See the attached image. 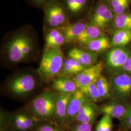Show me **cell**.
<instances>
[{"mask_svg": "<svg viewBox=\"0 0 131 131\" xmlns=\"http://www.w3.org/2000/svg\"><path fill=\"white\" fill-rule=\"evenodd\" d=\"M38 38L29 28L19 29L7 35L3 42L2 52L7 64L17 65L30 61L37 55Z\"/></svg>", "mask_w": 131, "mask_h": 131, "instance_id": "obj_1", "label": "cell"}, {"mask_svg": "<svg viewBox=\"0 0 131 131\" xmlns=\"http://www.w3.org/2000/svg\"><path fill=\"white\" fill-rule=\"evenodd\" d=\"M43 82L37 71L20 70L10 75L2 85L3 93L17 100H23L34 93Z\"/></svg>", "mask_w": 131, "mask_h": 131, "instance_id": "obj_2", "label": "cell"}, {"mask_svg": "<svg viewBox=\"0 0 131 131\" xmlns=\"http://www.w3.org/2000/svg\"><path fill=\"white\" fill-rule=\"evenodd\" d=\"M57 96L58 94L53 89H46L34 97L24 108L39 121L55 124L54 114Z\"/></svg>", "mask_w": 131, "mask_h": 131, "instance_id": "obj_3", "label": "cell"}, {"mask_svg": "<svg viewBox=\"0 0 131 131\" xmlns=\"http://www.w3.org/2000/svg\"><path fill=\"white\" fill-rule=\"evenodd\" d=\"M64 58L61 48L45 49L40 65L36 70L43 82L49 83L59 75Z\"/></svg>", "mask_w": 131, "mask_h": 131, "instance_id": "obj_4", "label": "cell"}, {"mask_svg": "<svg viewBox=\"0 0 131 131\" xmlns=\"http://www.w3.org/2000/svg\"><path fill=\"white\" fill-rule=\"evenodd\" d=\"M46 31L62 28L70 24V18L62 2L52 0L43 8Z\"/></svg>", "mask_w": 131, "mask_h": 131, "instance_id": "obj_5", "label": "cell"}, {"mask_svg": "<svg viewBox=\"0 0 131 131\" xmlns=\"http://www.w3.org/2000/svg\"><path fill=\"white\" fill-rule=\"evenodd\" d=\"M131 56V50L128 47H112L105 52L103 65L110 75L122 73L124 66Z\"/></svg>", "mask_w": 131, "mask_h": 131, "instance_id": "obj_6", "label": "cell"}, {"mask_svg": "<svg viewBox=\"0 0 131 131\" xmlns=\"http://www.w3.org/2000/svg\"><path fill=\"white\" fill-rule=\"evenodd\" d=\"M8 126L13 131H29L34 130L40 121L24 108L7 116Z\"/></svg>", "mask_w": 131, "mask_h": 131, "instance_id": "obj_7", "label": "cell"}, {"mask_svg": "<svg viewBox=\"0 0 131 131\" xmlns=\"http://www.w3.org/2000/svg\"><path fill=\"white\" fill-rule=\"evenodd\" d=\"M108 81L111 99L128 101L131 98V77L130 75L124 72L110 75Z\"/></svg>", "mask_w": 131, "mask_h": 131, "instance_id": "obj_8", "label": "cell"}, {"mask_svg": "<svg viewBox=\"0 0 131 131\" xmlns=\"http://www.w3.org/2000/svg\"><path fill=\"white\" fill-rule=\"evenodd\" d=\"M115 15L107 1L102 0L97 4L90 15L89 24L104 31L111 25Z\"/></svg>", "mask_w": 131, "mask_h": 131, "instance_id": "obj_9", "label": "cell"}, {"mask_svg": "<svg viewBox=\"0 0 131 131\" xmlns=\"http://www.w3.org/2000/svg\"><path fill=\"white\" fill-rule=\"evenodd\" d=\"M104 66L102 61H99L95 65L88 67L77 74L73 76L79 89L95 82L99 77L102 74Z\"/></svg>", "mask_w": 131, "mask_h": 131, "instance_id": "obj_10", "label": "cell"}, {"mask_svg": "<svg viewBox=\"0 0 131 131\" xmlns=\"http://www.w3.org/2000/svg\"><path fill=\"white\" fill-rule=\"evenodd\" d=\"M130 104L128 101L111 99L99 107L100 113L107 115L112 118L121 121L125 115Z\"/></svg>", "mask_w": 131, "mask_h": 131, "instance_id": "obj_11", "label": "cell"}, {"mask_svg": "<svg viewBox=\"0 0 131 131\" xmlns=\"http://www.w3.org/2000/svg\"><path fill=\"white\" fill-rule=\"evenodd\" d=\"M87 99L85 95L80 89L71 95L67 108L65 120L66 128H70L76 121L81 108Z\"/></svg>", "mask_w": 131, "mask_h": 131, "instance_id": "obj_12", "label": "cell"}, {"mask_svg": "<svg viewBox=\"0 0 131 131\" xmlns=\"http://www.w3.org/2000/svg\"><path fill=\"white\" fill-rule=\"evenodd\" d=\"M68 56L74 59L85 68L94 65L99 62L98 54L76 47L69 50Z\"/></svg>", "mask_w": 131, "mask_h": 131, "instance_id": "obj_13", "label": "cell"}, {"mask_svg": "<svg viewBox=\"0 0 131 131\" xmlns=\"http://www.w3.org/2000/svg\"><path fill=\"white\" fill-rule=\"evenodd\" d=\"M72 94H58L55 109L54 122L62 130L66 129L65 120L67 108Z\"/></svg>", "mask_w": 131, "mask_h": 131, "instance_id": "obj_14", "label": "cell"}, {"mask_svg": "<svg viewBox=\"0 0 131 131\" xmlns=\"http://www.w3.org/2000/svg\"><path fill=\"white\" fill-rule=\"evenodd\" d=\"M52 82L53 89L58 94H73L79 89L72 77L58 76Z\"/></svg>", "mask_w": 131, "mask_h": 131, "instance_id": "obj_15", "label": "cell"}, {"mask_svg": "<svg viewBox=\"0 0 131 131\" xmlns=\"http://www.w3.org/2000/svg\"><path fill=\"white\" fill-rule=\"evenodd\" d=\"M98 113H100L99 107L96 103L88 99L81 108L76 121L78 123L93 124Z\"/></svg>", "mask_w": 131, "mask_h": 131, "instance_id": "obj_16", "label": "cell"}, {"mask_svg": "<svg viewBox=\"0 0 131 131\" xmlns=\"http://www.w3.org/2000/svg\"><path fill=\"white\" fill-rule=\"evenodd\" d=\"M62 3L70 18H76L88 9L89 0H62Z\"/></svg>", "mask_w": 131, "mask_h": 131, "instance_id": "obj_17", "label": "cell"}, {"mask_svg": "<svg viewBox=\"0 0 131 131\" xmlns=\"http://www.w3.org/2000/svg\"><path fill=\"white\" fill-rule=\"evenodd\" d=\"M84 21H79L74 24H70L59 28L64 33L66 44L75 42L76 39L84 31L88 25Z\"/></svg>", "mask_w": 131, "mask_h": 131, "instance_id": "obj_18", "label": "cell"}, {"mask_svg": "<svg viewBox=\"0 0 131 131\" xmlns=\"http://www.w3.org/2000/svg\"><path fill=\"white\" fill-rule=\"evenodd\" d=\"M104 35L103 30L93 25L88 24L84 31L76 39L74 42L81 47H83Z\"/></svg>", "mask_w": 131, "mask_h": 131, "instance_id": "obj_19", "label": "cell"}, {"mask_svg": "<svg viewBox=\"0 0 131 131\" xmlns=\"http://www.w3.org/2000/svg\"><path fill=\"white\" fill-rule=\"evenodd\" d=\"M82 48L83 49V50L84 49V50L99 54L107 52L112 47L111 39L107 36L104 35L91 41Z\"/></svg>", "mask_w": 131, "mask_h": 131, "instance_id": "obj_20", "label": "cell"}, {"mask_svg": "<svg viewBox=\"0 0 131 131\" xmlns=\"http://www.w3.org/2000/svg\"><path fill=\"white\" fill-rule=\"evenodd\" d=\"M45 40V49L61 48L66 42L64 34L59 29L47 31Z\"/></svg>", "mask_w": 131, "mask_h": 131, "instance_id": "obj_21", "label": "cell"}, {"mask_svg": "<svg viewBox=\"0 0 131 131\" xmlns=\"http://www.w3.org/2000/svg\"><path fill=\"white\" fill-rule=\"evenodd\" d=\"M86 68L80 65L74 59L65 57L61 72L59 76L73 77Z\"/></svg>", "mask_w": 131, "mask_h": 131, "instance_id": "obj_22", "label": "cell"}, {"mask_svg": "<svg viewBox=\"0 0 131 131\" xmlns=\"http://www.w3.org/2000/svg\"><path fill=\"white\" fill-rule=\"evenodd\" d=\"M111 24L115 31H131V13L127 11L123 14L115 15Z\"/></svg>", "mask_w": 131, "mask_h": 131, "instance_id": "obj_23", "label": "cell"}, {"mask_svg": "<svg viewBox=\"0 0 131 131\" xmlns=\"http://www.w3.org/2000/svg\"><path fill=\"white\" fill-rule=\"evenodd\" d=\"M131 31L120 30L114 32L111 39L112 47H123L131 42Z\"/></svg>", "mask_w": 131, "mask_h": 131, "instance_id": "obj_24", "label": "cell"}, {"mask_svg": "<svg viewBox=\"0 0 131 131\" xmlns=\"http://www.w3.org/2000/svg\"><path fill=\"white\" fill-rule=\"evenodd\" d=\"M96 85L102 101L112 99L108 80L103 74L100 75L96 80Z\"/></svg>", "mask_w": 131, "mask_h": 131, "instance_id": "obj_25", "label": "cell"}, {"mask_svg": "<svg viewBox=\"0 0 131 131\" xmlns=\"http://www.w3.org/2000/svg\"><path fill=\"white\" fill-rule=\"evenodd\" d=\"M110 8L115 15L127 12L131 0H106Z\"/></svg>", "mask_w": 131, "mask_h": 131, "instance_id": "obj_26", "label": "cell"}, {"mask_svg": "<svg viewBox=\"0 0 131 131\" xmlns=\"http://www.w3.org/2000/svg\"><path fill=\"white\" fill-rule=\"evenodd\" d=\"M80 89L85 95L87 98L94 103H97L102 102L97 88L96 81Z\"/></svg>", "mask_w": 131, "mask_h": 131, "instance_id": "obj_27", "label": "cell"}, {"mask_svg": "<svg viewBox=\"0 0 131 131\" xmlns=\"http://www.w3.org/2000/svg\"><path fill=\"white\" fill-rule=\"evenodd\" d=\"M112 118L107 115H103L95 127V131H112Z\"/></svg>", "mask_w": 131, "mask_h": 131, "instance_id": "obj_28", "label": "cell"}, {"mask_svg": "<svg viewBox=\"0 0 131 131\" xmlns=\"http://www.w3.org/2000/svg\"><path fill=\"white\" fill-rule=\"evenodd\" d=\"M41 124L39 123L34 129V131H63L60 127L56 125V124L49 122H43Z\"/></svg>", "mask_w": 131, "mask_h": 131, "instance_id": "obj_29", "label": "cell"}, {"mask_svg": "<svg viewBox=\"0 0 131 131\" xmlns=\"http://www.w3.org/2000/svg\"><path fill=\"white\" fill-rule=\"evenodd\" d=\"M122 127L126 130H131V104L124 117L121 121Z\"/></svg>", "mask_w": 131, "mask_h": 131, "instance_id": "obj_30", "label": "cell"}, {"mask_svg": "<svg viewBox=\"0 0 131 131\" xmlns=\"http://www.w3.org/2000/svg\"><path fill=\"white\" fill-rule=\"evenodd\" d=\"M73 131H92V124L89 123H79L74 127Z\"/></svg>", "mask_w": 131, "mask_h": 131, "instance_id": "obj_31", "label": "cell"}, {"mask_svg": "<svg viewBox=\"0 0 131 131\" xmlns=\"http://www.w3.org/2000/svg\"><path fill=\"white\" fill-rule=\"evenodd\" d=\"M29 3L37 7L43 8L45 6L52 0H28Z\"/></svg>", "mask_w": 131, "mask_h": 131, "instance_id": "obj_32", "label": "cell"}, {"mask_svg": "<svg viewBox=\"0 0 131 131\" xmlns=\"http://www.w3.org/2000/svg\"><path fill=\"white\" fill-rule=\"evenodd\" d=\"M123 72L131 77V56L127 60L123 67Z\"/></svg>", "mask_w": 131, "mask_h": 131, "instance_id": "obj_33", "label": "cell"}, {"mask_svg": "<svg viewBox=\"0 0 131 131\" xmlns=\"http://www.w3.org/2000/svg\"><path fill=\"white\" fill-rule=\"evenodd\" d=\"M1 131H5V130H2V129H1Z\"/></svg>", "mask_w": 131, "mask_h": 131, "instance_id": "obj_34", "label": "cell"}, {"mask_svg": "<svg viewBox=\"0 0 131 131\" xmlns=\"http://www.w3.org/2000/svg\"><path fill=\"white\" fill-rule=\"evenodd\" d=\"M131 131V130H128V131Z\"/></svg>", "mask_w": 131, "mask_h": 131, "instance_id": "obj_35", "label": "cell"}, {"mask_svg": "<svg viewBox=\"0 0 131 131\" xmlns=\"http://www.w3.org/2000/svg\"></svg>", "mask_w": 131, "mask_h": 131, "instance_id": "obj_36", "label": "cell"}]
</instances>
